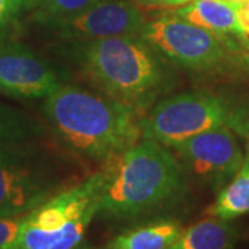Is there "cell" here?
<instances>
[{"label":"cell","mask_w":249,"mask_h":249,"mask_svg":"<svg viewBox=\"0 0 249 249\" xmlns=\"http://www.w3.org/2000/svg\"><path fill=\"white\" fill-rule=\"evenodd\" d=\"M172 148L191 178L217 193L234 178L245 160L237 134L227 124L196 134Z\"/></svg>","instance_id":"cell-8"},{"label":"cell","mask_w":249,"mask_h":249,"mask_svg":"<svg viewBox=\"0 0 249 249\" xmlns=\"http://www.w3.org/2000/svg\"><path fill=\"white\" fill-rule=\"evenodd\" d=\"M238 231L230 220L208 216L187 230L169 249H234Z\"/></svg>","instance_id":"cell-13"},{"label":"cell","mask_w":249,"mask_h":249,"mask_svg":"<svg viewBox=\"0 0 249 249\" xmlns=\"http://www.w3.org/2000/svg\"><path fill=\"white\" fill-rule=\"evenodd\" d=\"M237 19L241 31L249 36V0H244L237 6Z\"/></svg>","instance_id":"cell-20"},{"label":"cell","mask_w":249,"mask_h":249,"mask_svg":"<svg viewBox=\"0 0 249 249\" xmlns=\"http://www.w3.org/2000/svg\"><path fill=\"white\" fill-rule=\"evenodd\" d=\"M61 85L58 72L31 47L0 45V93L14 98H46Z\"/></svg>","instance_id":"cell-9"},{"label":"cell","mask_w":249,"mask_h":249,"mask_svg":"<svg viewBox=\"0 0 249 249\" xmlns=\"http://www.w3.org/2000/svg\"><path fill=\"white\" fill-rule=\"evenodd\" d=\"M142 10L129 0H100L75 17L54 25L62 39L71 42L98 40L115 36L140 35Z\"/></svg>","instance_id":"cell-10"},{"label":"cell","mask_w":249,"mask_h":249,"mask_svg":"<svg viewBox=\"0 0 249 249\" xmlns=\"http://www.w3.org/2000/svg\"><path fill=\"white\" fill-rule=\"evenodd\" d=\"M27 142L0 144V217L25 216L58 187L49 163Z\"/></svg>","instance_id":"cell-7"},{"label":"cell","mask_w":249,"mask_h":249,"mask_svg":"<svg viewBox=\"0 0 249 249\" xmlns=\"http://www.w3.org/2000/svg\"><path fill=\"white\" fill-rule=\"evenodd\" d=\"M24 217H0V249H17Z\"/></svg>","instance_id":"cell-18"},{"label":"cell","mask_w":249,"mask_h":249,"mask_svg":"<svg viewBox=\"0 0 249 249\" xmlns=\"http://www.w3.org/2000/svg\"><path fill=\"white\" fill-rule=\"evenodd\" d=\"M183 230L178 220L155 219L124 230L101 249H169Z\"/></svg>","instance_id":"cell-12"},{"label":"cell","mask_w":249,"mask_h":249,"mask_svg":"<svg viewBox=\"0 0 249 249\" xmlns=\"http://www.w3.org/2000/svg\"><path fill=\"white\" fill-rule=\"evenodd\" d=\"M227 126H230L235 134L244 140L247 147V155L249 157V107L234 106Z\"/></svg>","instance_id":"cell-19"},{"label":"cell","mask_w":249,"mask_h":249,"mask_svg":"<svg viewBox=\"0 0 249 249\" xmlns=\"http://www.w3.org/2000/svg\"><path fill=\"white\" fill-rule=\"evenodd\" d=\"M234 104L208 91H186L160 98L140 118L142 139L175 147L178 142L227 124Z\"/></svg>","instance_id":"cell-6"},{"label":"cell","mask_w":249,"mask_h":249,"mask_svg":"<svg viewBox=\"0 0 249 249\" xmlns=\"http://www.w3.org/2000/svg\"><path fill=\"white\" fill-rule=\"evenodd\" d=\"M103 173L55 193L25 214L17 249H73L98 214Z\"/></svg>","instance_id":"cell-5"},{"label":"cell","mask_w":249,"mask_h":249,"mask_svg":"<svg viewBox=\"0 0 249 249\" xmlns=\"http://www.w3.org/2000/svg\"><path fill=\"white\" fill-rule=\"evenodd\" d=\"M25 7L28 0H0V42L7 36Z\"/></svg>","instance_id":"cell-17"},{"label":"cell","mask_w":249,"mask_h":249,"mask_svg":"<svg viewBox=\"0 0 249 249\" xmlns=\"http://www.w3.org/2000/svg\"><path fill=\"white\" fill-rule=\"evenodd\" d=\"M40 133V127L25 112L0 103V144L29 142Z\"/></svg>","instance_id":"cell-15"},{"label":"cell","mask_w":249,"mask_h":249,"mask_svg":"<svg viewBox=\"0 0 249 249\" xmlns=\"http://www.w3.org/2000/svg\"><path fill=\"white\" fill-rule=\"evenodd\" d=\"M45 115L70 151L107 163L142 139L140 116L103 94L61 83L45 98Z\"/></svg>","instance_id":"cell-3"},{"label":"cell","mask_w":249,"mask_h":249,"mask_svg":"<svg viewBox=\"0 0 249 249\" xmlns=\"http://www.w3.org/2000/svg\"><path fill=\"white\" fill-rule=\"evenodd\" d=\"M98 213L130 222L165 209L183 196L186 170L169 148L142 139L104 163Z\"/></svg>","instance_id":"cell-2"},{"label":"cell","mask_w":249,"mask_h":249,"mask_svg":"<svg viewBox=\"0 0 249 249\" xmlns=\"http://www.w3.org/2000/svg\"><path fill=\"white\" fill-rule=\"evenodd\" d=\"M73 249H96V248H91V247H89V245H78L76 248H73Z\"/></svg>","instance_id":"cell-22"},{"label":"cell","mask_w":249,"mask_h":249,"mask_svg":"<svg viewBox=\"0 0 249 249\" xmlns=\"http://www.w3.org/2000/svg\"><path fill=\"white\" fill-rule=\"evenodd\" d=\"M227 1H231V3H235V4H240L241 1H244V0H227Z\"/></svg>","instance_id":"cell-23"},{"label":"cell","mask_w":249,"mask_h":249,"mask_svg":"<svg viewBox=\"0 0 249 249\" xmlns=\"http://www.w3.org/2000/svg\"><path fill=\"white\" fill-rule=\"evenodd\" d=\"M237 6L227 0H191L175 14L219 36L241 35Z\"/></svg>","instance_id":"cell-11"},{"label":"cell","mask_w":249,"mask_h":249,"mask_svg":"<svg viewBox=\"0 0 249 249\" xmlns=\"http://www.w3.org/2000/svg\"><path fill=\"white\" fill-rule=\"evenodd\" d=\"M134 1L150 7H176V6H184L191 0H134Z\"/></svg>","instance_id":"cell-21"},{"label":"cell","mask_w":249,"mask_h":249,"mask_svg":"<svg viewBox=\"0 0 249 249\" xmlns=\"http://www.w3.org/2000/svg\"><path fill=\"white\" fill-rule=\"evenodd\" d=\"M68 57L100 94L142 118L176 83L173 64L142 36L72 42Z\"/></svg>","instance_id":"cell-1"},{"label":"cell","mask_w":249,"mask_h":249,"mask_svg":"<svg viewBox=\"0 0 249 249\" xmlns=\"http://www.w3.org/2000/svg\"><path fill=\"white\" fill-rule=\"evenodd\" d=\"M249 213V157L247 155L234 178L217 193L208 209V216L232 220Z\"/></svg>","instance_id":"cell-14"},{"label":"cell","mask_w":249,"mask_h":249,"mask_svg":"<svg viewBox=\"0 0 249 249\" xmlns=\"http://www.w3.org/2000/svg\"><path fill=\"white\" fill-rule=\"evenodd\" d=\"M100 0H28V7L36 10V17L47 27L78 16Z\"/></svg>","instance_id":"cell-16"},{"label":"cell","mask_w":249,"mask_h":249,"mask_svg":"<svg viewBox=\"0 0 249 249\" xmlns=\"http://www.w3.org/2000/svg\"><path fill=\"white\" fill-rule=\"evenodd\" d=\"M170 64L186 71L212 75L242 64L249 70V40L245 34L219 36L178 14L145 22L140 35Z\"/></svg>","instance_id":"cell-4"}]
</instances>
